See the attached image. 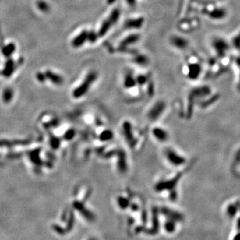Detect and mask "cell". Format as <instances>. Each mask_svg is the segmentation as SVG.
<instances>
[{
    "instance_id": "cell-1",
    "label": "cell",
    "mask_w": 240,
    "mask_h": 240,
    "mask_svg": "<svg viewBox=\"0 0 240 240\" xmlns=\"http://www.w3.org/2000/svg\"><path fill=\"white\" fill-rule=\"evenodd\" d=\"M96 73L94 72H91L88 74L86 79H85L84 82L73 91V97L76 98H79L82 97L85 94H86L88 90H89L90 85L92 84L95 79H96Z\"/></svg>"
},
{
    "instance_id": "cell-2",
    "label": "cell",
    "mask_w": 240,
    "mask_h": 240,
    "mask_svg": "<svg viewBox=\"0 0 240 240\" xmlns=\"http://www.w3.org/2000/svg\"><path fill=\"white\" fill-rule=\"evenodd\" d=\"M166 157L169 163L174 165H182L185 163V159L182 156H179L171 149H169L166 151Z\"/></svg>"
},
{
    "instance_id": "cell-3",
    "label": "cell",
    "mask_w": 240,
    "mask_h": 240,
    "mask_svg": "<svg viewBox=\"0 0 240 240\" xmlns=\"http://www.w3.org/2000/svg\"><path fill=\"white\" fill-rule=\"evenodd\" d=\"M88 32L87 31H83L82 33L79 34L78 36H76L72 41V45L75 48H78L82 45L87 40Z\"/></svg>"
},
{
    "instance_id": "cell-4",
    "label": "cell",
    "mask_w": 240,
    "mask_h": 240,
    "mask_svg": "<svg viewBox=\"0 0 240 240\" xmlns=\"http://www.w3.org/2000/svg\"><path fill=\"white\" fill-rule=\"evenodd\" d=\"M45 76H46V79H48L49 81H51L52 83H54L56 85L62 84L63 82L62 77L61 76L58 75V74L53 72L50 70L46 71L45 73Z\"/></svg>"
},
{
    "instance_id": "cell-5",
    "label": "cell",
    "mask_w": 240,
    "mask_h": 240,
    "mask_svg": "<svg viewBox=\"0 0 240 240\" xmlns=\"http://www.w3.org/2000/svg\"><path fill=\"white\" fill-rule=\"evenodd\" d=\"M153 134L154 137L160 142H165L168 139V133L163 129L160 128H156L153 130Z\"/></svg>"
},
{
    "instance_id": "cell-6",
    "label": "cell",
    "mask_w": 240,
    "mask_h": 240,
    "mask_svg": "<svg viewBox=\"0 0 240 240\" xmlns=\"http://www.w3.org/2000/svg\"><path fill=\"white\" fill-rule=\"evenodd\" d=\"M13 69H14V62L12 59H9L6 62L5 68L3 72V76L5 77L10 76L13 72Z\"/></svg>"
},
{
    "instance_id": "cell-7",
    "label": "cell",
    "mask_w": 240,
    "mask_h": 240,
    "mask_svg": "<svg viewBox=\"0 0 240 240\" xmlns=\"http://www.w3.org/2000/svg\"><path fill=\"white\" fill-rule=\"evenodd\" d=\"M3 100L5 103H8L12 100L13 96V90L11 88H6L3 92Z\"/></svg>"
},
{
    "instance_id": "cell-8",
    "label": "cell",
    "mask_w": 240,
    "mask_h": 240,
    "mask_svg": "<svg viewBox=\"0 0 240 240\" xmlns=\"http://www.w3.org/2000/svg\"><path fill=\"white\" fill-rule=\"evenodd\" d=\"M173 44H174L175 47L179 48V49H183L186 47L187 42L185 40H183L182 38H179L178 37H175L172 41Z\"/></svg>"
},
{
    "instance_id": "cell-9",
    "label": "cell",
    "mask_w": 240,
    "mask_h": 240,
    "mask_svg": "<svg viewBox=\"0 0 240 240\" xmlns=\"http://www.w3.org/2000/svg\"><path fill=\"white\" fill-rule=\"evenodd\" d=\"M143 21L140 19H132L127 23L126 26L129 28H139L142 26Z\"/></svg>"
},
{
    "instance_id": "cell-10",
    "label": "cell",
    "mask_w": 240,
    "mask_h": 240,
    "mask_svg": "<svg viewBox=\"0 0 240 240\" xmlns=\"http://www.w3.org/2000/svg\"><path fill=\"white\" fill-rule=\"evenodd\" d=\"M15 51V45L13 44H10L3 48V53L4 55L7 56V57H9V56L11 55L13 52Z\"/></svg>"
},
{
    "instance_id": "cell-11",
    "label": "cell",
    "mask_w": 240,
    "mask_h": 240,
    "mask_svg": "<svg viewBox=\"0 0 240 240\" xmlns=\"http://www.w3.org/2000/svg\"><path fill=\"white\" fill-rule=\"evenodd\" d=\"M38 9L43 12H48L49 10V5L45 1H38L37 3Z\"/></svg>"
},
{
    "instance_id": "cell-12",
    "label": "cell",
    "mask_w": 240,
    "mask_h": 240,
    "mask_svg": "<svg viewBox=\"0 0 240 240\" xmlns=\"http://www.w3.org/2000/svg\"><path fill=\"white\" fill-rule=\"evenodd\" d=\"M237 207L234 205H229L227 207V215L229 217H234L237 213Z\"/></svg>"
},
{
    "instance_id": "cell-13",
    "label": "cell",
    "mask_w": 240,
    "mask_h": 240,
    "mask_svg": "<svg viewBox=\"0 0 240 240\" xmlns=\"http://www.w3.org/2000/svg\"><path fill=\"white\" fill-rule=\"evenodd\" d=\"M175 224L174 220H170L168 221L165 225V228L166 229V231H168L169 233L174 232L175 231Z\"/></svg>"
},
{
    "instance_id": "cell-14",
    "label": "cell",
    "mask_w": 240,
    "mask_h": 240,
    "mask_svg": "<svg viewBox=\"0 0 240 240\" xmlns=\"http://www.w3.org/2000/svg\"><path fill=\"white\" fill-rule=\"evenodd\" d=\"M118 204L121 209H125L129 206V201L123 197H119L118 199Z\"/></svg>"
},
{
    "instance_id": "cell-15",
    "label": "cell",
    "mask_w": 240,
    "mask_h": 240,
    "mask_svg": "<svg viewBox=\"0 0 240 240\" xmlns=\"http://www.w3.org/2000/svg\"><path fill=\"white\" fill-rule=\"evenodd\" d=\"M112 137V133L111 132L109 131H105L104 132L102 133L101 135V139L104 140V141H108L109 139H110Z\"/></svg>"
},
{
    "instance_id": "cell-16",
    "label": "cell",
    "mask_w": 240,
    "mask_h": 240,
    "mask_svg": "<svg viewBox=\"0 0 240 240\" xmlns=\"http://www.w3.org/2000/svg\"><path fill=\"white\" fill-rule=\"evenodd\" d=\"M36 78L40 82H44L46 79V76L45 74L42 72H38L36 74Z\"/></svg>"
},
{
    "instance_id": "cell-17",
    "label": "cell",
    "mask_w": 240,
    "mask_h": 240,
    "mask_svg": "<svg viewBox=\"0 0 240 240\" xmlns=\"http://www.w3.org/2000/svg\"><path fill=\"white\" fill-rule=\"evenodd\" d=\"M74 136V132L73 130H69L68 132L66 133L65 135V137L67 139H71Z\"/></svg>"
},
{
    "instance_id": "cell-18",
    "label": "cell",
    "mask_w": 240,
    "mask_h": 240,
    "mask_svg": "<svg viewBox=\"0 0 240 240\" xmlns=\"http://www.w3.org/2000/svg\"><path fill=\"white\" fill-rule=\"evenodd\" d=\"M134 1H135V0H127V2H128V3H129L130 5H133V3H134Z\"/></svg>"
},
{
    "instance_id": "cell-19",
    "label": "cell",
    "mask_w": 240,
    "mask_h": 240,
    "mask_svg": "<svg viewBox=\"0 0 240 240\" xmlns=\"http://www.w3.org/2000/svg\"><path fill=\"white\" fill-rule=\"evenodd\" d=\"M234 239H240V233H239V234L237 235V237L234 238Z\"/></svg>"
}]
</instances>
